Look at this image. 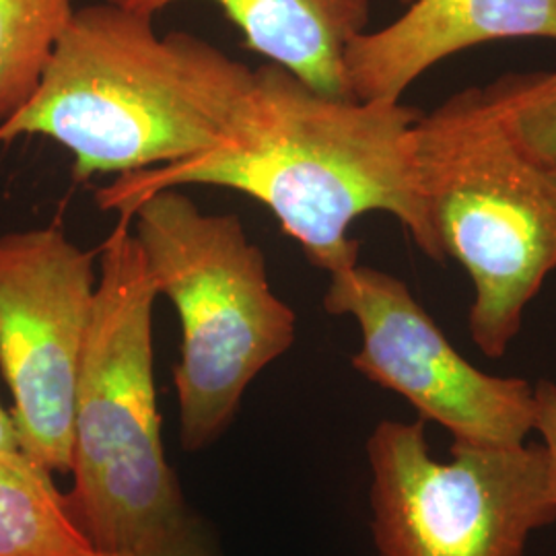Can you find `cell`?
Here are the masks:
<instances>
[{"mask_svg":"<svg viewBox=\"0 0 556 556\" xmlns=\"http://www.w3.org/2000/svg\"><path fill=\"white\" fill-rule=\"evenodd\" d=\"M258 116L238 144L124 174L98 192L105 211L163 188L217 186L262 202L319 270L358 264L349 227L381 211L443 262L418 194L413 130L422 112L402 101L330 98L278 64L256 68Z\"/></svg>","mask_w":556,"mask_h":556,"instance_id":"cell-1","label":"cell"},{"mask_svg":"<svg viewBox=\"0 0 556 556\" xmlns=\"http://www.w3.org/2000/svg\"><path fill=\"white\" fill-rule=\"evenodd\" d=\"M258 116L256 71L194 34L112 2L75 11L34 98L0 140L46 137L75 178L137 174L238 144Z\"/></svg>","mask_w":556,"mask_h":556,"instance_id":"cell-2","label":"cell"},{"mask_svg":"<svg viewBox=\"0 0 556 556\" xmlns=\"http://www.w3.org/2000/svg\"><path fill=\"white\" fill-rule=\"evenodd\" d=\"M413 163L441 256L475 287L470 337L501 358L556 270V161L526 149L470 87L418 118Z\"/></svg>","mask_w":556,"mask_h":556,"instance_id":"cell-3","label":"cell"},{"mask_svg":"<svg viewBox=\"0 0 556 556\" xmlns=\"http://www.w3.org/2000/svg\"><path fill=\"white\" fill-rule=\"evenodd\" d=\"M157 291L139 241L118 225L101 248L80 355L68 493L100 555H126L190 516L165 462L153 371Z\"/></svg>","mask_w":556,"mask_h":556,"instance_id":"cell-4","label":"cell"},{"mask_svg":"<svg viewBox=\"0 0 556 556\" xmlns=\"http://www.w3.org/2000/svg\"><path fill=\"white\" fill-rule=\"evenodd\" d=\"M157 295L174 303L181 358L174 369L181 443L211 445L260 371L295 342L298 316L270 287L266 258L236 215L202 213L181 188L128 202Z\"/></svg>","mask_w":556,"mask_h":556,"instance_id":"cell-5","label":"cell"},{"mask_svg":"<svg viewBox=\"0 0 556 556\" xmlns=\"http://www.w3.org/2000/svg\"><path fill=\"white\" fill-rule=\"evenodd\" d=\"M379 556H523L556 519L544 445L454 441L431 456L425 420H383L367 441Z\"/></svg>","mask_w":556,"mask_h":556,"instance_id":"cell-6","label":"cell"},{"mask_svg":"<svg viewBox=\"0 0 556 556\" xmlns=\"http://www.w3.org/2000/svg\"><path fill=\"white\" fill-rule=\"evenodd\" d=\"M96 254L56 227L0 236V374L21 450L71 472L80 355L93 316Z\"/></svg>","mask_w":556,"mask_h":556,"instance_id":"cell-7","label":"cell"},{"mask_svg":"<svg viewBox=\"0 0 556 556\" xmlns=\"http://www.w3.org/2000/svg\"><path fill=\"white\" fill-rule=\"evenodd\" d=\"M324 309L357 319L358 374L406 397L425 422L445 427L454 441L521 445L534 431V386L470 365L394 275L361 264L330 275Z\"/></svg>","mask_w":556,"mask_h":556,"instance_id":"cell-8","label":"cell"},{"mask_svg":"<svg viewBox=\"0 0 556 556\" xmlns=\"http://www.w3.org/2000/svg\"><path fill=\"white\" fill-rule=\"evenodd\" d=\"M517 38L556 41V0H413L396 21L349 46V89L358 101H400L441 60Z\"/></svg>","mask_w":556,"mask_h":556,"instance_id":"cell-9","label":"cell"},{"mask_svg":"<svg viewBox=\"0 0 556 556\" xmlns=\"http://www.w3.org/2000/svg\"><path fill=\"white\" fill-rule=\"evenodd\" d=\"M155 17L181 0H108ZM243 34V43L330 98L355 100L344 56L369 27V0H211Z\"/></svg>","mask_w":556,"mask_h":556,"instance_id":"cell-10","label":"cell"},{"mask_svg":"<svg viewBox=\"0 0 556 556\" xmlns=\"http://www.w3.org/2000/svg\"><path fill=\"white\" fill-rule=\"evenodd\" d=\"M0 556H101L52 472L25 454H0Z\"/></svg>","mask_w":556,"mask_h":556,"instance_id":"cell-11","label":"cell"},{"mask_svg":"<svg viewBox=\"0 0 556 556\" xmlns=\"http://www.w3.org/2000/svg\"><path fill=\"white\" fill-rule=\"evenodd\" d=\"M75 0H0V126L34 98Z\"/></svg>","mask_w":556,"mask_h":556,"instance_id":"cell-12","label":"cell"},{"mask_svg":"<svg viewBox=\"0 0 556 556\" xmlns=\"http://www.w3.org/2000/svg\"><path fill=\"white\" fill-rule=\"evenodd\" d=\"M482 96L526 149L556 161V68L503 75Z\"/></svg>","mask_w":556,"mask_h":556,"instance_id":"cell-13","label":"cell"},{"mask_svg":"<svg viewBox=\"0 0 556 556\" xmlns=\"http://www.w3.org/2000/svg\"><path fill=\"white\" fill-rule=\"evenodd\" d=\"M101 556H217L211 542L204 536L199 523L188 516L178 526L169 528L160 536L140 544L132 553L126 555Z\"/></svg>","mask_w":556,"mask_h":556,"instance_id":"cell-14","label":"cell"},{"mask_svg":"<svg viewBox=\"0 0 556 556\" xmlns=\"http://www.w3.org/2000/svg\"><path fill=\"white\" fill-rule=\"evenodd\" d=\"M534 402H536V422L534 431L544 439V447L551 457L553 484L556 495V383L548 379H540L534 386Z\"/></svg>","mask_w":556,"mask_h":556,"instance_id":"cell-15","label":"cell"},{"mask_svg":"<svg viewBox=\"0 0 556 556\" xmlns=\"http://www.w3.org/2000/svg\"><path fill=\"white\" fill-rule=\"evenodd\" d=\"M0 454H23L20 431L15 427L13 415L7 413L0 404Z\"/></svg>","mask_w":556,"mask_h":556,"instance_id":"cell-16","label":"cell"},{"mask_svg":"<svg viewBox=\"0 0 556 556\" xmlns=\"http://www.w3.org/2000/svg\"><path fill=\"white\" fill-rule=\"evenodd\" d=\"M400 2H402V4H410L413 0H400Z\"/></svg>","mask_w":556,"mask_h":556,"instance_id":"cell-17","label":"cell"}]
</instances>
